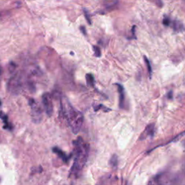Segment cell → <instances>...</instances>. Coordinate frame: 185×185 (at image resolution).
I'll return each mask as SVG.
<instances>
[{
    "mask_svg": "<svg viewBox=\"0 0 185 185\" xmlns=\"http://www.w3.org/2000/svg\"><path fill=\"white\" fill-rule=\"evenodd\" d=\"M74 163L70 171V175L78 177L87 162L89 153V145L85 143L81 137L73 142Z\"/></svg>",
    "mask_w": 185,
    "mask_h": 185,
    "instance_id": "cell-1",
    "label": "cell"
},
{
    "mask_svg": "<svg viewBox=\"0 0 185 185\" xmlns=\"http://www.w3.org/2000/svg\"><path fill=\"white\" fill-rule=\"evenodd\" d=\"M62 111L65 116L68 124L70 127L71 130L74 134L80 132L83 123V115L80 111H78L73 108L68 100H65L61 103Z\"/></svg>",
    "mask_w": 185,
    "mask_h": 185,
    "instance_id": "cell-2",
    "label": "cell"
},
{
    "mask_svg": "<svg viewBox=\"0 0 185 185\" xmlns=\"http://www.w3.org/2000/svg\"><path fill=\"white\" fill-rule=\"evenodd\" d=\"M29 104L31 108L32 120L36 124L40 123L42 119V111L40 106L36 103L34 99L33 98H30L29 100Z\"/></svg>",
    "mask_w": 185,
    "mask_h": 185,
    "instance_id": "cell-3",
    "label": "cell"
},
{
    "mask_svg": "<svg viewBox=\"0 0 185 185\" xmlns=\"http://www.w3.org/2000/svg\"><path fill=\"white\" fill-rule=\"evenodd\" d=\"M42 102L44 106L45 111L48 116H52L53 113V103H52L51 95L48 93H43L42 96Z\"/></svg>",
    "mask_w": 185,
    "mask_h": 185,
    "instance_id": "cell-4",
    "label": "cell"
},
{
    "mask_svg": "<svg viewBox=\"0 0 185 185\" xmlns=\"http://www.w3.org/2000/svg\"><path fill=\"white\" fill-rule=\"evenodd\" d=\"M20 89V81L17 77H13L8 83V90L12 93H18Z\"/></svg>",
    "mask_w": 185,
    "mask_h": 185,
    "instance_id": "cell-5",
    "label": "cell"
},
{
    "mask_svg": "<svg viewBox=\"0 0 185 185\" xmlns=\"http://www.w3.org/2000/svg\"><path fill=\"white\" fill-rule=\"evenodd\" d=\"M155 134V124H150L149 125L145 127V130L142 132L140 137V140H145L148 137L152 138Z\"/></svg>",
    "mask_w": 185,
    "mask_h": 185,
    "instance_id": "cell-6",
    "label": "cell"
},
{
    "mask_svg": "<svg viewBox=\"0 0 185 185\" xmlns=\"http://www.w3.org/2000/svg\"><path fill=\"white\" fill-rule=\"evenodd\" d=\"M118 88V91L119 93V106L120 108L124 107V103L125 100V96H124V89L123 86L119 83L115 84Z\"/></svg>",
    "mask_w": 185,
    "mask_h": 185,
    "instance_id": "cell-7",
    "label": "cell"
},
{
    "mask_svg": "<svg viewBox=\"0 0 185 185\" xmlns=\"http://www.w3.org/2000/svg\"><path fill=\"white\" fill-rule=\"evenodd\" d=\"M170 25H171L173 30L177 32H182L184 30V27L182 23L179 20H174L173 22H171Z\"/></svg>",
    "mask_w": 185,
    "mask_h": 185,
    "instance_id": "cell-8",
    "label": "cell"
},
{
    "mask_svg": "<svg viewBox=\"0 0 185 185\" xmlns=\"http://www.w3.org/2000/svg\"><path fill=\"white\" fill-rule=\"evenodd\" d=\"M53 152L54 153H56V155H57L58 156H59V158H60L61 159L64 161V162L67 163L68 161L67 155L66 154H65L61 149L55 147V148H53Z\"/></svg>",
    "mask_w": 185,
    "mask_h": 185,
    "instance_id": "cell-9",
    "label": "cell"
},
{
    "mask_svg": "<svg viewBox=\"0 0 185 185\" xmlns=\"http://www.w3.org/2000/svg\"><path fill=\"white\" fill-rule=\"evenodd\" d=\"M0 117H1V119H2L3 122H4V124H5V125L4 126V129H12V127L11 124H10L8 122V117H7V116L4 113V112L2 111L0 112Z\"/></svg>",
    "mask_w": 185,
    "mask_h": 185,
    "instance_id": "cell-10",
    "label": "cell"
},
{
    "mask_svg": "<svg viewBox=\"0 0 185 185\" xmlns=\"http://www.w3.org/2000/svg\"><path fill=\"white\" fill-rule=\"evenodd\" d=\"M109 164L111 166V167L113 168H116L118 165V157L116 154H113V155L111 158L110 161H109Z\"/></svg>",
    "mask_w": 185,
    "mask_h": 185,
    "instance_id": "cell-11",
    "label": "cell"
},
{
    "mask_svg": "<svg viewBox=\"0 0 185 185\" xmlns=\"http://www.w3.org/2000/svg\"><path fill=\"white\" fill-rule=\"evenodd\" d=\"M85 78H86V81L88 86H93V85H94V78H93V75L87 74Z\"/></svg>",
    "mask_w": 185,
    "mask_h": 185,
    "instance_id": "cell-12",
    "label": "cell"
},
{
    "mask_svg": "<svg viewBox=\"0 0 185 185\" xmlns=\"http://www.w3.org/2000/svg\"><path fill=\"white\" fill-rule=\"evenodd\" d=\"M144 60H145V63L147 66V69H148V73H149L150 78H151V75H152V67H151V62H150L149 59L146 57L145 56H144Z\"/></svg>",
    "mask_w": 185,
    "mask_h": 185,
    "instance_id": "cell-13",
    "label": "cell"
},
{
    "mask_svg": "<svg viewBox=\"0 0 185 185\" xmlns=\"http://www.w3.org/2000/svg\"><path fill=\"white\" fill-rule=\"evenodd\" d=\"M93 51H94L95 56H97V57H100L101 56V52H100V49L98 46H93Z\"/></svg>",
    "mask_w": 185,
    "mask_h": 185,
    "instance_id": "cell-14",
    "label": "cell"
},
{
    "mask_svg": "<svg viewBox=\"0 0 185 185\" xmlns=\"http://www.w3.org/2000/svg\"><path fill=\"white\" fill-rule=\"evenodd\" d=\"M83 12H84V14H85V19H86V20L88 21V23L89 25H91V17H90V14H89V13H88V12L86 10H85V9H84Z\"/></svg>",
    "mask_w": 185,
    "mask_h": 185,
    "instance_id": "cell-15",
    "label": "cell"
},
{
    "mask_svg": "<svg viewBox=\"0 0 185 185\" xmlns=\"http://www.w3.org/2000/svg\"><path fill=\"white\" fill-rule=\"evenodd\" d=\"M171 20H170L168 17H165L163 20V24L166 26H169L170 24H171Z\"/></svg>",
    "mask_w": 185,
    "mask_h": 185,
    "instance_id": "cell-16",
    "label": "cell"
},
{
    "mask_svg": "<svg viewBox=\"0 0 185 185\" xmlns=\"http://www.w3.org/2000/svg\"><path fill=\"white\" fill-rule=\"evenodd\" d=\"M80 30L82 31V33H83L84 35H86V29H85V28L84 27V26H81L80 28Z\"/></svg>",
    "mask_w": 185,
    "mask_h": 185,
    "instance_id": "cell-17",
    "label": "cell"
},
{
    "mask_svg": "<svg viewBox=\"0 0 185 185\" xmlns=\"http://www.w3.org/2000/svg\"><path fill=\"white\" fill-rule=\"evenodd\" d=\"M171 95H172V92H170L169 93V96H168V97H169L170 98H171V97H172V96H171Z\"/></svg>",
    "mask_w": 185,
    "mask_h": 185,
    "instance_id": "cell-18",
    "label": "cell"
},
{
    "mask_svg": "<svg viewBox=\"0 0 185 185\" xmlns=\"http://www.w3.org/2000/svg\"><path fill=\"white\" fill-rule=\"evenodd\" d=\"M0 105H1V101H0Z\"/></svg>",
    "mask_w": 185,
    "mask_h": 185,
    "instance_id": "cell-19",
    "label": "cell"
},
{
    "mask_svg": "<svg viewBox=\"0 0 185 185\" xmlns=\"http://www.w3.org/2000/svg\"><path fill=\"white\" fill-rule=\"evenodd\" d=\"M184 1H185V0H184Z\"/></svg>",
    "mask_w": 185,
    "mask_h": 185,
    "instance_id": "cell-20",
    "label": "cell"
}]
</instances>
